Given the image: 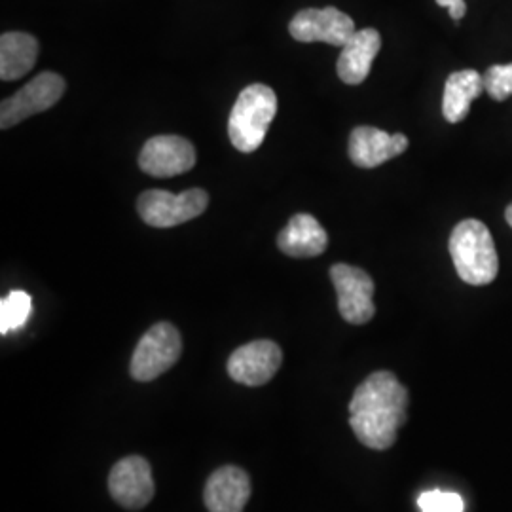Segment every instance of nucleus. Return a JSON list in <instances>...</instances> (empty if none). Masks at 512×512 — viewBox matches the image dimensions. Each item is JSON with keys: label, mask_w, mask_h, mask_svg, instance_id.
<instances>
[{"label": "nucleus", "mask_w": 512, "mask_h": 512, "mask_svg": "<svg viewBox=\"0 0 512 512\" xmlns=\"http://www.w3.org/2000/svg\"><path fill=\"white\" fill-rule=\"evenodd\" d=\"M408 389L389 370L370 374L349 403V425L370 450L391 448L408 418Z\"/></svg>", "instance_id": "nucleus-1"}, {"label": "nucleus", "mask_w": 512, "mask_h": 512, "mask_svg": "<svg viewBox=\"0 0 512 512\" xmlns=\"http://www.w3.org/2000/svg\"><path fill=\"white\" fill-rule=\"evenodd\" d=\"M448 247L456 272L467 285H490L499 274L494 239L484 222L461 220L450 236Z\"/></svg>", "instance_id": "nucleus-2"}, {"label": "nucleus", "mask_w": 512, "mask_h": 512, "mask_svg": "<svg viewBox=\"0 0 512 512\" xmlns=\"http://www.w3.org/2000/svg\"><path fill=\"white\" fill-rule=\"evenodd\" d=\"M275 112L277 97L272 88L264 84H251L249 88H245L239 93L228 122L232 145L239 152H255L264 143Z\"/></svg>", "instance_id": "nucleus-3"}, {"label": "nucleus", "mask_w": 512, "mask_h": 512, "mask_svg": "<svg viewBox=\"0 0 512 512\" xmlns=\"http://www.w3.org/2000/svg\"><path fill=\"white\" fill-rule=\"evenodd\" d=\"M183 353L181 332L171 323H156L139 340L131 357V378L137 382H152L171 366L177 365Z\"/></svg>", "instance_id": "nucleus-4"}, {"label": "nucleus", "mask_w": 512, "mask_h": 512, "mask_svg": "<svg viewBox=\"0 0 512 512\" xmlns=\"http://www.w3.org/2000/svg\"><path fill=\"white\" fill-rule=\"evenodd\" d=\"M207 203L209 196L202 188H190L177 196L165 190H148L141 194L137 209L148 226L171 228L200 217Z\"/></svg>", "instance_id": "nucleus-5"}, {"label": "nucleus", "mask_w": 512, "mask_h": 512, "mask_svg": "<svg viewBox=\"0 0 512 512\" xmlns=\"http://www.w3.org/2000/svg\"><path fill=\"white\" fill-rule=\"evenodd\" d=\"M330 279L338 294V311L351 325H365L374 313V281L365 270L334 264L330 268Z\"/></svg>", "instance_id": "nucleus-6"}, {"label": "nucleus", "mask_w": 512, "mask_h": 512, "mask_svg": "<svg viewBox=\"0 0 512 512\" xmlns=\"http://www.w3.org/2000/svg\"><path fill=\"white\" fill-rule=\"evenodd\" d=\"M65 93V80L55 73L38 74L16 95L2 101L0 128H14L19 122L31 118L42 110L54 107Z\"/></svg>", "instance_id": "nucleus-7"}, {"label": "nucleus", "mask_w": 512, "mask_h": 512, "mask_svg": "<svg viewBox=\"0 0 512 512\" xmlns=\"http://www.w3.org/2000/svg\"><path fill=\"white\" fill-rule=\"evenodd\" d=\"M109 492L126 511L145 509L156 494L152 467L147 459L141 456L120 459L110 469Z\"/></svg>", "instance_id": "nucleus-8"}, {"label": "nucleus", "mask_w": 512, "mask_h": 512, "mask_svg": "<svg viewBox=\"0 0 512 512\" xmlns=\"http://www.w3.org/2000/svg\"><path fill=\"white\" fill-rule=\"evenodd\" d=\"M283 365V351L272 340H255L236 349L228 359V374L247 387L266 385Z\"/></svg>", "instance_id": "nucleus-9"}, {"label": "nucleus", "mask_w": 512, "mask_h": 512, "mask_svg": "<svg viewBox=\"0 0 512 512\" xmlns=\"http://www.w3.org/2000/svg\"><path fill=\"white\" fill-rule=\"evenodd\" d=\"M289 31L298 42H327L340 48L357 33L353 19L332 6L298 12L289 25Z\"/></svg>", "instance_id": "nucleus-10"}, {"label": "nucleus", "mask_w": 512, "mask_h": 512, "mask_svg": "<svg viewBox=\"0 0 512 512\" xmlns=\"http://www.w3.org/2000/svg\"><path fill=\"white\" fill-rule=\"evenodd\" d=\"M139 165L152 177L183 175L196 165V150L179 135H158L141 150Z\"/></svg>", "instance_id": "nucleus-11"}, {"label": "nucleus", "mask_w": 512, "mask_h": 512, "mask_svg": "<svg viewBox=\"0 0 512 512\" xmlns=\"http://www.w3.org/2000/svg\"><path fill=\"white\" fill-rule=\"evenodd\" d=\"M251 494V476L241 467L224 465L207 478L203 503L209 512H243Z\"/></svg>", "instance_id": "nucleus-12"}, {"label": "nucleus", "mask_w": 512, "mask_h": 512, "mask_svg": "<svg viewBox=\"0 0 512 512\" xmlns=\"http://www.w3.org/2000/svg\"><path fill=\"white\" fill-rule=\"evenodd\" d=\"M408 148V137L403 133L389 135L387 131L370 126L353 129L349 137V158L357 167L372 169L403 154Z\"/></svg>", "instance_id": "nucleus-13"}, {"label": "nucleus", "mask_w": 512, "mask_h": 512, "mask_svg": "<svg viewBox=\"0 0 512 512\" xmlns=\"http://www.w3.org/2000/svg\"><path fill=\"white\" fill-rule=\"evenodd\" d=\"M382 48V37L376 29L357 31L349 38L346 46H342V54L338 57L336 71L344 84L357 86L363 84L370 74L372 63Z\"/></svg>", "instance_id": "nucleus-14"}, {"label": "nucleus", "mask_w": 512, "mask_h": 512, "mask_svg": "<svg viewBox=\"0 0 512 512\" xmlns=\"http://www.w3.org/2000/svg\"><path fill=\"white\" fill-rule=\"evenodd\" d=\"M277 247L293 258H311L323 255L329 247V234L315 217L298 213L281 230Z\"/></svg>", "instance_id": "nucleus-15"}, {"label": "nucleus", "mask_w": 512, "mask_h": 512, "mask_svg": "<svg viewBox=\"0 0 512 512\" xmlns=\"http://www.w3.org/2000/svg\"><path fill=\"white\" fill-rule=\"evenodd\" d=\"M484 76L473 69H465L448 76L444 84V97H442V114L446 122L458 124L467 118L471 103L480 93L484 92Z\"/></svg>", "instance_id": "nucleus-16"}, {"label": "nucleus", "mask_w": 512, "mask_h": 512, "mask_svg": "<svg viewBox=\"0 0 512 512\" xmlns=\"http://www.w3.org/2000/svg\"><path fill=\"white\" fill-rule=\"evenodd\" d=\"M38 57L37 38L27 33H6L0 38V78L18 80L29 73Z\"/></svg>", "instance_id": "nucleus-17"}, {"label": "nucleus", "mask_w": 512, "mask_h": 512, "mask_svg": "<svg viewBox=\"0 0 512 512\" xmlns=\"http://www.w3.org/2000/svg\"><path fill=\"white\" fill-rule=\"evenodd\" d=\"M33 310L31 296L23 291H12L0 302V332L8 334L27 323Z\"/></svg>", "instance_id": "nucleus-18"}, {"label": "nucleus", "mask_w": 512, "mask_h": 512, "mask_svg": "<svg viewBox=\"0 0 512 512\" xmlns=\"http://www.w3.org/2000/svg\"><path fill=\"white\" fill-rule=\"evenodd\" d=\"M421 512H463L465 511V501L463 497L454 492H440V490H431L423 492L418 499Z\"/></svg>", "instance_id": "nucleus-19"}, {"label": "nucleus", "mask_w": 512, "mask_h": 512, "mask_svg": "<svg viewBox=\"0 0 512 512\" xmlns=\"http://www.w3.org/2000/svg\"><path fill=\"white\" fill-rule=\"evenodd\" d=\"M484 88L495 101H505L512 95V63L492 65L484 74Z\"/></svg>", "instance_id": "nucleus-20"}, {"label": "nucleus", "mask_w": 512, "mask_h": 512, "mask_svg": "<svg viewBox=\"0 0 512 512\" xmlns=\"http://www.w3.org/2000/svg\"><path fill=\"white\" fill-rule=\"evenodd\" d=\"M437 4L448 8L450 16L456 19V21H459V19L467 14V4H465V0H437Z\"/></svg>", "instance_id": "nucleus-21"}, {"label": "nucleus", "mask_w": 512, "mask_h": 512, "mask_svg": "<svg viewBox=\"0 0 512 512\" xmlns=\"http://www.w3.org/2000/svg\"><path fill=\"white\" fill-rule=\"evenodd\" d=\"M505 219L509 222V226L512 228V203L507 207V211H505Z\"/></svg>", "instance_id": "nucleus-22"}]
</instances>
